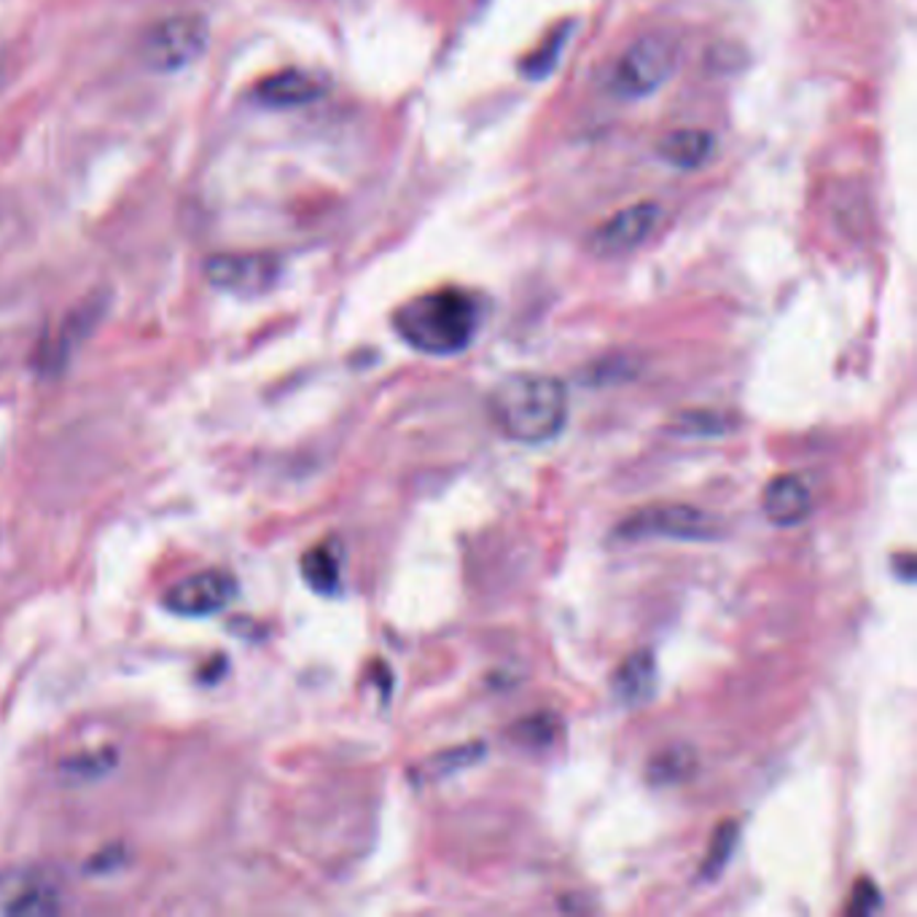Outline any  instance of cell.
<instances>
[{
    "instance_id": "1",
    "label": "cell",
    "mask_w": 917,
    "mask_h": 917,
    "mask_svg": "<svg viewBox=\"0 0 917 917\" xmlns=\"http://www.w3.org/2000/svg\"><path fill=\"white\" fill-rule=\"evenodd\" d=\"M568 390L546 374H509L487 396V412L506 439L544 444L568 420Z\"/></svg>"
},
{
    "instance_id": "2",
    "label": "cell",
    "mask_w": 917,
    "mask_h": 917,
    "mask_svg": "<svg viewBox=\"0 0 917 917\" xmlns=\"http://www.w3.org/2000/svg\"><path fill=\"white\" fill-rule=\"evenodd\" d=\"M407 345L428 355H455L472 345L482 323V307L468 291L439 288L407 301L394 318Z\"/></svg>"
},
{
    "instance_id": "3",
    "label": "cell",
    "mask_w": 917,
    "mask_h": 917,
    "mask_svg": "<svg viewBox=\"0 0 917 917\" xmlns=\"http://www.w3.org/2000/svg\"><path fill=\"white\" fill-rule=\"evenodd\" d=\"M210 44V25L199 14H175L156 22L141 41V59L154 74H175L197 63Z\"/></svg>"
},
{
    "instance_id": "4",
    "label": "cell",
    "mask_w": 917,
    "mask_h": 917,
    "mask_svg": "<svg viewBox=\"0 0 917 917\" xmlns=\"http://www.w3.org/2000/svg\"><path fill=\"white\" fill-rule=\"evenodd\" d=\"M678 65V46L667 35H643L630 46L614 68L611 89L621 98H645L673 76Z\"/></svg>"
},
{
    "instance_id": "5",
    "label": "cell",
    "mask_w": 917,
    "mask_h": 917,
    "mask_svg": "<svg viewBox=\"0 0 917 917\" xmlns=\"http://www.w3.org/2000/svg\"><path fill=\"white\" fill-rule=\"evenodd\" d=\"M63 909V891L44 869L20 866L0 874V915L49 917Z\"/></svg>"
},
{
    "instance_id": "6",
    "label": "cell",
    "mask_w": 917,
    "mask_h": 917,
    "mask_svg": "<svg viewBox=\"0 0 917 917\" xmlns=\"http://www.w3.org/2000/svg\"><path fill=\"white\" fill-rule=\"evenodd\" d=\"M617 533L621 539H649V535H662V539H681V541H703L719 533V524L714 517L695 506H651V509L638 511L627 517L619 524Z\"/></svg>"
},
{
    "instance_id": "7",
    "label": "cell",
    "mask_w": 917,
    "mask_h": 917,
    "mask_svg": "<svg viewBox=\"0 0 917 917\" xmlns=\"http://www.w3.org/2000/svg\"><path fill=\"white\" fill-rule=\"evenodd\" d=\"M205 277L219 291L258 297L275 286L280 277V264L267 253H219L205 262Z\"/></svg>"
},
{
    "instance_id": "8",
    "label": "cell",
    "mask_w": 917,
    "mask_h": 917,
    "mask_svg": "<svg viewBox=\"0 0 917 917\" xmlns=\"http://www.w3.org/2000/svg\"><path fill=\"white\" fill-rule=\"evenodd\" d=\"M237 597V582L227 571H205L184 578L167 593L165 606L178 617H210Z\"/></svg>"
},
{
    "instance_id": "9",
    "label": "cell",
    "mask_w": 917,
    "mask_h": 917,
    "mask_svg": "<svg viewBox=\"0 0 917 917\" xmlns=\"http://www.w3.org/2000/svg\"><path fill=\"white\" fill-rule=\"evenodd\" d=\"M656 223H660V205H630V208L611 216L600 229H595V234L589 237V245H593L597 256H621V253L636 251L638 245L654 232Z\"/></svg>"
},
{
    "instance_id": "10",
    "label": "cell",
    "mask_w": 917,
    "mask_h": 917,
    "mask_svg": "<svg viewBox=\"0 0 917 917\" xmlns=\"http://www.w3.org/2000/svg\"><path fill=\"white\" fill-rule=\"evenodd\" d=\"M762 509L777 528H792L805 522L813 511V496L799 474H777L764 485Z\"/></svg>"
},
{
    "instance_id": "11",
    "label": "cell",
    "mask_w": 917,
    "mask_h": 917,
    "mask_svg": "<svg viewBox=\"0 0 917 917\" xmlns=\"http://www.w3.org/2000/svg\"><path fill=\"white\" fill-rule=\"evenodd\" d=\"M106 305H108V299L102 297V294H95V297L81 301V305L70 312L68 321H65L63 329H59V334L54 336L52 347L46 350V358H44L46 369H63V366L68 364L70 355L76 353L78 345H81V342L92 334L95 325L102 321V316H106Z\"/></svg>"
},
{
    "instance_id": "12",
    "label": "cell",
    "mask_w": 917,
    "mask_h": 917,
    "mask_svg": "<svg viewBox=\"0 0 917 917\" xmlns=\"http://www.w3.org/2000/svg\"><path fill=\"white\" fill-rule=\"evenodd\" d=\"M614 695L621 705H645L656 692V662L649 649L632 651L621 662L611 681Z\"/></svg>"
},
{
    "instance_id": "13",
    "label": "cell",
    "mask_w": 917,
    "mask_h": 917,
    "mask_svg": "<svg viewBox=\"0 0 917 917\" xmlns=\"http://www.w3.org/2000/svg\"><path fill=\"white\" fill-rule=\"evenodd\" d=\"M256 95L269 108H299L321 98L323 87L316 76L305 70H280L264 78Z\"/></svg>"
},
{
    "instance_id": "14",
    "label": "cell",
    "mask_w": 917,
    "mask_h": 917,
    "mask_svg": "<svg viewBox=\"0 0 917 917\" xmlns=\"http://www.w3.org/2000/svg\"><path fill=\"white\" fill-rule=\"evenodd\" d=\"M714 135L705 130H673L656 146L662 159L667 165L678 167V170H697V167H703L714 156Z\"/></svg>"
},
{
    "instance_id": "15",
    "label": "cell",
    "mask_w": 917,
    "mask_h": 917,
    "mask_svg": "<svg viewBox=\"0 0 917 917\" xmlns=\"http://www.w3.org/2000/svg\"><path fill=\"white\" fill-rule=\"evenodd\" d=\"M301 573L316 593H336V587H340V554L325 544L310 549L301 560Z\"/></svg>"
},
{
    "instance_id": "16",
    "label": "cell",
    "mask_w": 917,
    "mask_h": 917,
    "mask_svg": "<svg viewBox=\"0 0 917 917\" xmlns=\"http://www.w3.org/2000/svg\"><path fill=\"white\" fill-rule=\"evenodd\" d=\"M695 770L697 759L689 748H670L649 762V781L654 786H673V783H684Z\"/></svg>"
},
{
    "instance_id": "17",
    "label": "cell",
    "mask_w": 917,
    "mask_h": 917,
    "mask_svg": "<svg viewBox=\"0 0 917 917\" xmlns=\"http://www.w3.org/2000/svg\"><path fill=\"white\" fill-rule=\"evenodd\" d=\"M734 844H738V824H734V820H727V824H721L719 829H716L714 842H710L708 855H705V864L699 866V874H705V877H716V874L727 866Z\"/></svg>"
},
{
    "instance_id": "18",
    "label": "cell",
    "mask_w": 917,
    "mask_h": 917,
    "mask_svg": "<svg viewBox=\"0 0 917 917\" xmlns=\"http://www.w3.org/2000/svg\"><path fill=\"white\" fill-rule=\"evenodd\" d=\"M117 764V756L111 751H98V753H81V756L68 759L63 762V775L70 777V781H95V777L106 775L108 770H113Z\"/></svg>"
},
{
    "instance_id": "19",
    "label": "cell",
    "mask_w": 917,
    "mask_h": 917,
    "mask_svg": "<svg viewBox=\"0 0 917 917\" xmlns=\"http://www.w3.org/2000/svg\"><path fill=\"white\" fill-rule=\"evenodd\" d=\"M565 35H568V27L560 30V33L554 35L552 41H546L544 49H541L539 54H533V57H530L528 63H524V76H530V78L546 76L549 70H552V65H554V59H557V54L563 52Z\"/></svg>"
},
{
    "instance_id": "20",
    "label": "cell",
    "mask_w": 917,
    "mask_h": 917,
    "mask_svg": "<svg viewBox=\"0 0 917 917\" xmlns=\"http://www.w3.org/2000/svg\"><path fill=\"white\" fill-rule=\"evenodd\" d=\"M877 904H880L877 885L869 883V880H861V883L853 888V893H850L848 913L869 915V913H874V907H877Z\"/></svg>"
},
{
    "instance_id": "21",
    "label": "cell",
    "mask_w": 917,
    "mask_h": 917,
    "mask_svg": "<svg viewBox=\"0 0 917 917\" xmlns=\"http://www.w3.org/2000/svg\"><path fill=\"white\" fill-rule=\"evenodd\" d=\"M0 84H3V57H0Z\"/></svg>"
}]
</instances>
